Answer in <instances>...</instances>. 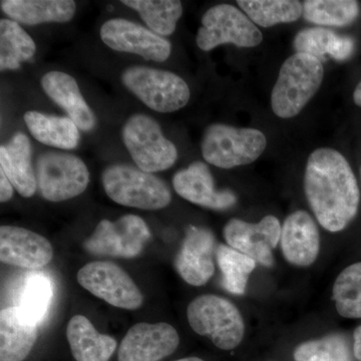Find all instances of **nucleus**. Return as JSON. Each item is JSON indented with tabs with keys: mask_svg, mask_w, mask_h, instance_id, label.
I'll use <instances>...</instances> for the list:
<instances>
[{
	"mask_svg": "<svg viewBox=\"0 0 361 361\" xmlns=\"http://www.w3.org/2000/svg\"><path fill=\"white\" fill-rule=\"evenodd\" d=\"M304 190L318 223L327 231L345 229L360 207L357 180L348 160L336 149H315L304 175Z\"/></svg>",
	"mask_w": 361,
	"mask_h": 361,
	"instance_id": "1",
	"label": "nucleus"
},
{
	"mask_svg": "<svg viewBox=\"0 0 361 361\" xmlns=\"http://www.w3.org/2000/svg\"><path fill=\"white\" fill-rule=\"evenodd\" d=\"M323 75L322 61L315 56L296 52L287 59L271 94L275 115L281 118L298 115L319 90Z\"/></svg>",
	"mask_w": 361,
	"mask_h": 361,
	"instance_id": "2",
	"label": "nucleus"
},
{
	"mask_svg": "<svg viewBox=\"0 0 361 361\" xmlns=\"http://www.w3.org/2000/svg\"><path fill=\"white\" fill-rule=\"evenodd\" d=\"M102 182L109 198L120 205L160 210L172 200L170 189L163 180L139 168L111 166L104 171Z\"/></svg>",
	"mask_w": 361,
	"mask_h": 361,
	"instance_id": "3",
	"label": "nucleus"
},
{
	"mask_svg": "<svg viewBox=\"0 0 361 361\" xmlns=\"http://www.w3.org/2000/svg\"><path fill=\"white\" fill-rule=\"evenodd\" d=\"M190 326L206 336L222 350H232L241 343L245 325L238 308L223 297L206 294L194 299L188 306Z\"/></svg>",
	"mask_w": 361,
	"mask_h": 361,
	"instance_id": "4",
	"label": "nucleus"
},
{
	"mask_svg": "<svg viewBox=\"0 0 361 361\" xmlns=\"http://www.w3.org/2000/svg\"><path fill=\"white\" fill-rule=\"evenodd\" d=\"M267 140L261 130L214 123L202 140V154L211 165L232 169L249 165L262 155Z\"/></svg>",
	"mask_w": 361,
	"mask_h": 361,
	"instance_id": "5",
	"label": "nucleus"
},
{
	"mask_svg": "<svg viewBox=\"0 0 361 361\" xmlns=\"http://www.w3.org/2000/svg\"><path fill=\"white\" fill-rule=\"evenodd\" d=\"M125 87L135 97L159 113H173L189 102L187 82L176 73L147 66H133L123 71Z\"/></svg>",
	"mask_w": 361,
	"mask_h": 361,
	"instance_id": "6",
	"label": "nucleus"
},
{
	"mask_svg": "<svg viewBox=\"0 0 361 361\" xmlns=\"http://www.w3.org/2000/svg\"><path fill=\"white\" fill-rule=\"evenodd\" d=\"M123 144L135 165L147 173L161 172L172 167L178 151L161 133L153 118L142 114L130 116L123 129Z\"/></svg>",
	"mask_w": 361,
	"mask_h": 361,
	"instance_id": "7",
	"label": "nucleus"
},
{
	"mask_svg": "<svg viewBox=\"0 0 361 361\" xmlns=\"http://www.w3.org/2000/svg\"><path fill=\"white\" fill-rule=\"evenodd\" d=\"M262 40L257 25L231 4H218L208 9L202 18V26L196 37L197 45L204 51L225 44L255 47Z\"/></svg>",
	"mask_w": 361,
	"mask_h": 361,
	"instance_id": "8",
	"label": "nucleus"
},
{
	"mask_svg": "<svg viewBox=\"0 0 361 361\" xmlns=\"http://www.w3.org/2000/svg\"><path fill=\"white\" fill-rule=\"evenodd\" d=\"M37 180L42 198L63 202L84 193L90 183V172L78 157L49 152L37 160Z\"/></svg>",
	"mask_w": 361,
	"mask_h": 361,
	"instance_id": "9",
	"label": "nucleus"
},
{
	"mask_svg": "<svg viewBox=\"0 0 361 361\" xmlns=\"http://www.w3.org/2000/svg\"><path fill=\"white\" fill-rule=\"evenodd\" d=\"M149 238L151 232L141 217L126 215L115 222L101 221L84 246L94 255L134 258L142 253Z\"/></svg>",
	"mask_w": 361,
	"mask_h": 361,
	"instance_id": "10",
	"label": "nucleus"
},
{
	"mask_svg": "<svg viewBox=\"0 0 361 361\" xmlns=\"http://www.w3.org/2000/svg\"><path fill=\"white\" fill-rule=\"evenodd\" d=\"M78 282L92 295L115 307L135 310L142 306V295L139 287L115 263L96 261L85 265L78 271Z\"/></svg>",
	"mask_w": 361,
	"mask_h": 361,
	"instance_id": "11",
	"label": "nucleus"
},
{
	"mask_svg": "<svg viewBox=\"0 0 361 361\" xmlns=\"http://www.w3.org/2000/svg\"><path fill=\"white\" fill-rule=\"evenodd\" d=\"M281 229L279 220L268 215L256 224L231 219L225 225L223 233L228 246L266 267H271L274 264L273 250L280 242Z\"/></svg>",
	"mask_w": 361,
	"mask_h": 361,
	"instance_id": "12",
	"label": "nucleus"
},
{
	"mask_svg": "<svg viewBox=\"0 0 361 361\" xmlns=\"http://www.w3.org/2000/svg\"><path fill=\"white\" fill-rule=\"evenodd\" d=\"M101 39L114 51L137 54L149 61H167L170 42L144 26L123 18L106 21L101 27Z\"/></svg>",
	"mask_w": 361,
	"mask_h": 361,
	"instance_id": "13",
	"label": "nucleus"
},
{
	"mask_svg": "<svg viewBox=\"0 0 361 361\" xmlns=\"http://www.w3.org/2000/svg\"><path fill=\"white\" fill-rule=\"evenodd\" d=\"M179 343V334L168 323H137L123 337L118 361H160L172 355Z\"/></svg>",
	"mask_w": 361,
	"mask_h": 361,
	"instance_id": "14",
	"label": "nucleus"
},
{
	"mask_svg": "<svg viewBox=\"0 0 361 361\" xmlns=\"http://www.w3.org/2000/svg\"><path fill=\"white\" fill-rule=\"evenodd\" d=\"M54 249L42 235L16 226L0 228V260L25 269H39L51 262Z\"/></svg>",
	"mask_w": 361,
	"mask_h": 361,
	"instance_id": "15",
	"label": "nucleus"
},
{
	"mask_svg": "<svg viewBox=\"0 0 361 361\" xmlns=\"http://www.w3.org/2000/svg\"><path fill=\"white\" fill-rule=\"evenodd\" d=\"M215 237L205 228L190 226L175 260L180 276L193 286L205 285L215 272Z\"/></svg>",
	"mask_w": 361,
	"mask_h": 361,
	"instance_id": "16",
	"label": "nucleus"
},
{
	"mask_svg": "<svg viewBox=\"0 0 361 361\" xmlns=\"http://www.w3.org/2000/svg\"><path fill=\"white\" fill-rule=\"evenodd\" d=\"M175 191L185 200L196 205L226 210L236 204V195L230 190L217 191L208 166L195 161L189 167L176 173L173 178Z\"/></svg>",
	"mask_w": 361,
	"mask_h": 361,
	"instance_id": "17",
	"label": "nucleus"
},
{
	"mask_svg": "<svg viewBox=\"0 0 361 361\" xmlns=\"http://www.w3.org/2000/svg\"><path fill=\"white\" fill-rule=\"evenodd\" d=\"M280 242L284 258L298 267L312 265L319 254V231L306 211H296L286 218Z\"/></svg>",
	"mask_w": 361,
	"mask_h": 361,
	"instance_id": "18",
	"label": "nucleus"
},
{
	"mask_svg": "<svg viewBox=\"0 0 361 361\" xmlns=\"http://www.w3.org/2000/svg\"><path fill=\"white\" fill-rule=\"evenodd\" d=\"M37 325L18 307L0 312V361H23L37 339Z\"/></svg>",
	"mask_w": 361,
	"mask_h": 361,
	"instance_id": "19",
	"label": "nucleus"
},
{
	"mask_svg": "<svg viewBox=\"0 0 361 361\" xmlns=\"http://www.w3.org/2000/svg\"><path fill=\"white\" fill-rule=\"evenodd\" d=\"M42 85L45 94L68 113V118L78 129H94L96 118L85 101L75 78L63 71H49L42 77Z\"/></svg>",
	"mask_w": 361,
	"mask_h": 361,
	"instance_id": "20",
	"label": "nucleus"
},
{
	"mask_svg": "<svg viewBox=\"0 0 361 361\" xmlns=\"http://www.w3.org/2000/svg\"><path fill=\"white\" fill-rule=\"evenodd\" d=\"M0 171L25 198L37 191V176L32 165V146L27 135L18 133L8 144L0 147Z\"/></svg>",
	"mask_w": 361,
	"mask_h": 361,
	"instance_id": "21",
	"label": "nucleus"
},
{
	"mask_svg": "<svg viewBox=\"0 0 361 361\" xmlns=\"http://www.w3.org/2000/svg\"><path fill=\"white\" fill-rule=\"evenodd\" d=\"M66 337L77 361H109L116 348L113 337L99 334L82 315L71 318L66 329Z\"/></svg>",
	"mask_w": 361,
	"mask_h": 361,
	"instance_id": "22",
	"label": "nucleus"
},
{
	"mask_svg": "<svg viewBox=\"0 0 361 361\" xmlns=\"http://www.w3.org/2000/svg\"><path fill=\"white\" fill-rule=\"evenodd\" d=\"M1 9L11 20L28 25L68 23L75 16L73 0H2Z\"/></svg>",
	"mask_w": 361,
	"mask_h": 361,
	"instance_id": "23",
	"label": "nucleus"
},
{
	"mask_svg": "<svg viewBox=\"0 0 361 361\" xmlns=\"http://www.w3.org/2000/svg\"><path fill=\"white\" fill-rule=\"evenodd\" d=\"M25 122L33 137L47 146L71 149L80 142L78 126L70 118L28 111L25 115Z\"/></svg>",
	"mask_w": 361,
	"mask_h": 361,
	"instance_id": "24",
	"label": "nucleus"
},
{
	"mask_svg": "<svg viewBox=\"0 0 361 361\" xmlns=\"http://www.w3.org/2000/svg\"><path fill=\"white\" fill-rule=\"evenodd\" d=\"M37 45L18 23L0 20V70H18L35 56Z\"/></svg>",
	"mask_w": 361,
	"mask_h": 361,
	"instance_id": "25",
	"label": "nucleus"
},
{
	"mask_svg": "<svg viewBox=\"0 0 361 361\" xmlns=\"http://www.w3.org/2000/svg\"><path fill=\"white\" fill-rule=\"evenodd\" d=\"M237 4L255 25L262 27L293 23L303 13L302 4L294 0H239Z\"/></svg>",
	"mask_w": 361,
	"mask_h": 361,
	"instance_id": "26",
	"label": "nucleus"
},
{
	"mask_svg": "<svg viewBox=\"0 0 361 361\" xmlns=\"http://www.w3.org/2000/svg\"><path fill=\"white\" fill-rule=\"evenodd\" d=\"M122 4L137 11L146 25L163 37L175 32L183 14L182 4L177 0H123Z\"/></svg>",
	"mask_w": 361,
	"mask_h": 361,
	"instance_id": "27",
	"label": "nucleus"
},
{
	"mask_svg": "<svg viewBox=\"0 0 361 361\" xmlns=\"http://www.w3.org/2000/svg\"><path fill=\"white\" fill-rule=\"evenodd\" d=\"M218 265L222 273L223 286L234 295L245 293L249 276L256 267V261L228 245L216 250Z\"/></svg>",
	"mask_w": 361,
	"mask_h": 361,
	"instance_id": "28",
	"label": "nucleus"
},
{
	"mask_svg": "<svg viewBox=\"0 0 361 361\" xmlns=\"http://www.w3.org/2000/svg\"><path fill=\"white\" fill-rule=\"evenodd\" d=\"M302 14L304 20L314 25L344 26L357 18L360 6L353 0H307Z\"/></svg>",
	"mask_w": 361,
	"mask_h": 361,
	"instance_id": "29",
	"label": "nucleus"
},
{
	"mask_svg": "<svg viewBox=\"0 0 361 361\" xmlns=\"http://www.w3.org/2000/svg\"><path fill=\"white\" fill-rule=\"evenodd\" d=\"M52 296L51 280L42 273H32L26 277L21 287L18 307L30 319L39 324L49 312Z\"/></svg>",
	"mask_w": 361,
	"mask_h": 361,
	"instance_id": "30",
	"label": "nucleus"
},
{
	"mask_svg": "<svg viewBox=\"0 0 361 361\" xmlns=\"http://www.w3.org/2000/svg\"><path fill=\"white\" fill-rule=\"evenodd\" d=\"M337 312L344 318H361V262L342 270L332 290Z\"/></svg>",
	"mask_w": 361,
	"mask_h": 361,
	"instance_id": "31",
	"label": "nucleus"
},
{
	"mask_svg": "<svg viewBox=\"0 0 361 361\" xmlns=\"http://www.w3.org/2000/svg\"><path fill=\"white\" fill-rule=\"evenodd\" d=\"M295 361H351L343 337L329 336L300 344L294 351Z\"/></svg>",
	"mask_w": 361,
	"mask_h": 361,
	"instance_id": "32",
	"label": "nucleus"
},
{
	"mask_svg": "<svg viewBox=\"0 0 361 361\" xmlns=\"http://www.w3.org/2000/svg\"><path fill=\"white\" fill-rule=\"evenodd\" d=\"M336 33L325 28H306L294 39V49L299 54H307L320 61L329 56V47Z\"/></svg>",
	"mask_w": 361,
	"mask_h": 361,
	"instance_id": "33",
	"label": "nucleus"
},
{
	"mask_svg": "<svg viewBox=\"0 0 361 361\" xmlns=\"http://www.w3.org/2000/svg\"><path fill=\"white\" fill-rule=\"evenodd\" d=\"M355 42L348 37L337 35L329 47V56L336 61H345L353 54Z\"/></svg>",
	"mask_w": 361,
	"mask_h": 361,
	"instance_id": "34",
	"label": "nucleus"
},
{
	"mask_svg": "<svg viewBox=\"0 0 361 361\" xmlns=\"http://www.w3.org/2000/svg\"><path fill=\"white\" fill-rule=\"evenodd\" d=\"M0 185H1L0 201H1V203H4V202L9 201L13 198V186L2 171H0Z\"/></svg>",
	"mask_w": 361,
	"mask_h": 361,
	"instance_id": "35",
	"label": "nucleus"
},
{
	"mask_svg": "<svg viewBox=\"0 0 361 361\" xmlns=\"http://www.w3.org/2000/svg\"><path fill=\"white\" fill-rule=\"evenodd\" d=\"M353 355L358 361H361V325L353 334Z\"/></svg>",
	"mask_w": 361,
	"mask_h": 361,
	"instance_id": "36",
	"label": "nucleus"
},
{
	"mask_svg": "<svg viewBox=\"0 0 361 361\" xmlns=\"http://www.w3.org/2000/svg\"><path fill=\"white\" fill-rule=\"evenodd\" d=\"M353 99H355V103L357 104L358 106H361V82L357 85V87H355V94H353Z\"/></svg>",
	"mask_w": 361,
	"mask_h": 361,
	"instance_id": "37",
	"label": "nucleus"
},
{
	"mask_svg": "<svg viewBox=\"0 0 361 361\" xmlns=\"http://www.w3.org/2000/svg\"><path fill=\"white\" fill-rule=\"evenodd\" d=\"M175 361H204L203 360H201V358L198 357H186V358H182V360H178Z\"/></svg>",
	"mask_w": 361,
	"mask_h": 361,
	"instance_id": "38",
	"label": "nucleus"
},
{
	"mask_svg": "<svg viewBox=\"0 0 361 361\" xmlns=\"http://www.w3.org/2000/svg\"><path fill=\"white\" fill-rule=\"evenodd\" d=\"M360 176H361V169H360Z\"/></svg>",
	"mask_w": 361,
	"mask_h": 361,
	"instance_id": "39",
	"label": "nucleus"
}]
</instances>
